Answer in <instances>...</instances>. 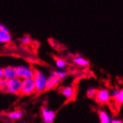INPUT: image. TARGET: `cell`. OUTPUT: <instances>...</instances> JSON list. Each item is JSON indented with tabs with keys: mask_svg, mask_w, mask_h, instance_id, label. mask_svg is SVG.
<instances>
[{
	"mask_svg": "<svg viewBox=\"0 0 123 123\" xmlns=\"http://www.w3.org/2000/svg\"><path fill=\"white\" fill-rule=\"evenodd\" d=\"M33 79L35 83L37 92H42L46 90L47 75L43 70L34 68V74L33 76Z\"/></svg>",
	"mask_w": 123,
	"mask_h": 123,
	"instance_id": "1",
	"label": "cell"
},
{
	"mask_svg": "<svg viewBox=\"0 0 123 123\" xmlns=\"http://www.w3.org/2000/svg\"><path fill=\"white\" fill-rule=\"evenodd\" d=\"M17 77L22 80L25 78H33L34 74V68L29 64H19L16 67Z\"/></svg>",
	"mask_w": 123,
	"mask_h": 123,
	"instance_id": "2",
	"label": "cell"
},
{
	"mask_svg": "<svg viewBox=\"0 0 123 123\" xmlns=\"http://www.w3.org/2000/svg\"><path fill=\"white\" fill-rule=\"evenodd\" d=\"M37 92L36 90V86L33 78H25L22 80V85L20 93L25 96L32 95L34 92Z\"/></svg>",
	"mask_w": 123,
	"mask_h": 123,
	"instance_id": "3",
	"label": "cell"
},
{
	"mask_svg": "<svg viewBox=\"0 0 123 123\" xmlns=\"http://www.w3.org/2000/svg\"><path fill=\"white\" fill-rule=\"evenodd\" d=\"M21 85H22V79L18 77L13 79H10V80H7L6 87L5 91L11 94L17 95V94L20 93Z\"/></svg>",
	"mask_w": 123,
	"mask_h": 123,
	"instance_id": "4",
	"label": "cell"
},
{
	"mask_svg": "<svg viewBox=\"0 0 123 123\" xmlns=\"http://www.w3.org/2000/svg\"><path fill=\"white\" fill-rule=\"evenodd\" d=\"M111 93L109 90L103 88L97 90L96 94L95 96L96 101L98 104H105L107 103V102H109L111 99Z\"/></svg>",
	"mask_w": 123,
	"mask_h": 123,
	"instance_id": "5",
	"label": "cell"
},
{
	"mask_svg": "<svg viewBox=\"0 0 123 123\" xmlns=\"http://www.w3.org/2000/svg\"><path fill=\"white\" fill-rule=\"evenodd\" d=\"M61 82V80L57 77L55 72L52 71L47 75V81H46V90H51L59 85Z\"/></svg>",
	"mask_w": 123,
	"mask_h": 123,
	"instance_id": "6",
	"label": "cell"
},
{
	"mask_svg": "<svg viewBox=\"0 0 123 123\" xmlns=\"http://www.w3.org/2000/svg\"><path fill=\"white\" fill-rule=\"evenodd\" d=\"M61 95L67 100H72L75 96V90L72 86H65L60 89Z\"/></svg>",
	"mask_w": 123,
	"mask_h": 123,
	"instance_id": "7",
	"label": "cell"
},
{
	"mask_svg": "<svg viewBox=\"0 0 123 123\" xmlns=\"http://www.w3.org/2000/svg\"><path fill=\"white\" fill-rule=\"evenodd\" d=\"M42 118L45 123H52L55 118V111L48 109L47 107H43L41 111Z\"/></svg>",
	"mask_w": 123,
	"mask_h": 123,
	"instance_id": "8",
	"label": "cell"
},
{
	"mask_svg": "<svg viewBox=\"0 0 123 123\" xmlns=\"http://www.w3.org/2000/svg\"><path fill=\"white\" fill-rule=\"evenodd\" d=\"M17 78V72L16 67L7 66L3 68V78L5 80H10Z\"/></svg>",
	"mask_w": 123,
	"mask_h": 123,
	"instance_id": "9",
	"label": "cell"
},
{
	"mask_svg": "<svg viewBox=\"0 0 123 123\" xmlns=\"http://www.w3.org/2000/svg\"><path fill=\"white\" fill-rule=\"evenodd\" d=\"M72 62L74 64L77 65L78 67H87L90 66V61L86 59L81 55H75L73 58H72Z\"/></svg>",
	"mask_w": 123,
	"mask_h": 123,
	"instance_id": "10",
	"label": "cell"
},
{
	"mask_svg": "<svg viewBox=\"0 0 123 123\" xmlns=\"http://www.w3.org/2000/svg\"><path fill=\"white\" fill-rule=\"evenodd\" d=\"M12 41V36L10 32L0 31V44H6Z\"/></svg>",
	"mask_w": 123,
	"mask_h": 123,
	"instance_id": "11",
	"label": "cell"
},
{
	"mask_svg": "<svg viewBox=\"0 0 123 123\" xmlns=\"http://www.w3.org/2000/svg\"><path fill=\"white\" fill-rule=\"evenodd\" d=\"M55 64L56 67L59 69H64L68 66L67 61L63 58H61V57H56L55 59Z\"/></svg>",
	"mask_w": 123,
	"mask_h": 123,
	"instance_id": "12",
	"label": "cell"
},
{
	"mask_svg": "<svg viewBox=\"0 0 123 123\" xmlns=\"http://www.w3.org/2000/svg\"><path fill=\"white\" fill-rule=\"evenodd\" d=\"M98 117L100 119V123H111V117L104 111H98Z\"/></svg>",
	"mask_w": 123,
	"mask_h": 123,
	"instance_id": "13",
	"label": "cell"
},
{
	"mask_svg": "<svg viewBox=\"0 0 123 123\" xmlns=\"http://www.w3.org/2000/svg\"><path fill=\"white\" fill-rule=\"evenodd\" d=\"M8 117L11 119V120H19L22 118L23 117V113H22L20 111H13L11 112H9L8 114Z\"/></svg>",
	"mask_w": 123,
	"mask_h": 123,
	"instance_id": "14",
	"label": "cell"
},
{
	"mask_svg": "<svg viewBox=\"0 0 123 123\" xmlns=\"http://www.w3.org/2000/svg\"><path fill=\"white\" fill-rule=\"evenodd\" d=\"M31 42H32V38L30 35H24L19 39V43L22 45H24V46L31 44Z\"/></svg>",
	"mask_w": 123,
	"mask_h": 123,
	"instance_id": "15",
	"label": "cell"
},
{
	"mask_svg": "<svg viewBox=\"0 0 123 123\" xmlns=\"http://www.w3.org/2000/svg\"><path fill=\"white\" fill-rule=\"evenodd\" d=\"M55 72V75L58 77L61 81H63V79H65L67 75H68V73H67V71H65L64 69H57L56 70H54Z\"/></svg>",
	"mask_w": 123,
	"mask_h": 123,
	"instance_id": "16",
	"label": "cell"
},
{
	"mask_svg": "<svg viewBox=\"0 0 123 123\" xmlns=\"http://www.w3.org/2000/svg\"><path fill=\"white\" fill-rule=\"evenodd\" d=\"M115 102L118 105H121L123 104V89L119 90L118 95L114 98Z\"/></svg>",
	"mask_w": 123,
	"mask_h": 123,
	"instance_id": "17",
	"label": "cell"
},
{
	"mask_svg": "<svg viewBox=\"0 0 123 123\" xmlns=\"http://www.w3.org/2000/svg\"><path fill=\"white\" fill-rule=\"evenodd\" d=\"M96 92H97V90L96 88L90 87L87 90V91H86V96H87L89 98H95Z\"/></svg>",
	"mask_w": 123,
	"mask_h": 123,
	"instance_id": "18",
	"label": "cell"
},
{
	"mask_svg": "<svg viewBox=\"0 0 123 123\" xmlns=\"http://www.w3.org/2000/svg\"><path fill=\"white\" fill-rule=\"evenodd\" d=\"M6 82H7V80L4 78H2L0 79V90H5V87H6Z\"/></svg>",
	"mask_w": 123,
	"mask_h": 123,
	"instance_id": "19",
	"label": "cell"
},
{
	"mask_svg": "<svg viewBox=\"0 0 123 123\" xmlns=\"http://www.w3.org/2000/svg\"><path fill=\"white\" fill-rule=\"evenodd\" d=\"M0 31H2L5 32H10L9 28L2 23H0Z\"/></svg>",
	"mask_w": 123,
	"mask_h": 123,
	"instance_id": "20",
	"label": "cell"
},
{
	"mask_svg": "<svg viewBox=\"0 0 123 123\" xmlns=\"http://www.w3.org/2000/svg\"><path fill=\"white\" fill-rule=\"evenodd\" d=\"M119 89H113V90H112V92H111V96H112L113 98L117 96V95H118V93H119Z\"/></svg>",
	"mask_w": 123,
	"mask_h": 123,
	"instance_id": "21",
	"label": "cell"
},
{
	"mask_svg": "<svg viewBox=\"0 0 123 123\" xmlns=\"http://www.w3.org/2000/svg\"><path fill=\"white\" fill-rule=\"evenodd\" d=\"M111 123H123V122L120 119H113L111 120Z\"/></svg>",
	"mask_w": 123,
	"mask_h": 123,
	"instance_id": "22",
	"label": "cell"
},
{
	"mask_svg": "<svg viewBox=\"0 0 123 123\" xmlns=\"http://www.w3.org/2000/svg\"><path fill=\"white\" fill-rule=\"evenodd\" d=\"M3 78V68L0 67V79Z\"/></svg>",
	"mask_w": 123,
	"mask_h": 123,
	"instance_id": "23",
	"label": "cell"
}]
</instances>
